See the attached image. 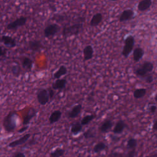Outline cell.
I'll use <instances>...</instances> for the list:
<instances>
[{
  "mask_svg": "<svg viewBox=\"0 0 157 157\" xmlns=\"http://www.w3.org/2000/svg\"><path fill=\"white\" fill-rule=\"evenodd\" d=\"M18 113L15 111H10L3 118L2 126L7 132H12L17 126Z\"/></svg>",
  "mask_w": 157,
  "mask_h": 157,
  "instance_id": "6da1fadb",
  "label": "cell"
},
{
  "mask_svg": "<svg viewBox=\"0 0 157 157\" xmlns=\"http://www.w3.org/2000/svg\"><path fill=\"white\" fill-rule=\"evenodd\" d=\"M83 28L82 23H75L67 26H64L63 29V36L64 37H71L78 34Z\"/></svg>",
  "mask_w": 157,
  "mask_h": 157,
  "instance_id": "7a4b0ae2",
  "label": "cell"
},
{
  "mask_svg": "<svg viewBox=\"0 0 157 157\" xmlns=\"http://www.w3.org/2000/svg\"><path fill=\"white\" fill-rule=\"evenodd\" d=\"M135 39L133 36L128 35L126 37L124 42V46L121 51V55L124 58H128L134 49Z\"/></svg>",
  "mask_w": 157,
  "mask_h": 157,
  "instance_id": "3957f363",
  "label": "cell"
},
{
  "mask_svg": "<svg viewBox=\"0 0 157 157\" xmlns=\"http://www.w3.org/2000/svg\"><path fill=\"white\" fill-rule=\"evenodd\" d=\"M28 18L25 16H21L13 21L9 23L6 26V29L8 30H16L18 28L25 26L27 22Z\"/></svg>",
  "mask_w": 157,
  "mask_h": 157,
  "instance_id": "277c9868",
  "label": "cell"
},
{
  "mask_svg": "<svg viewBox=\"0 0 157 157\" xmlns=\"http://www.w3.org/2000/svg\"><path fill=\"white\" fill-rule=\"evenodd\" d=\"M61 29V27L57 23H50L44 29V36L46 38L55 36Z\"/></svg>",
  "mask_w": 157,
  "mask_h": 157,
  "instance_id": "5b68a950",
  "label": "cell"
},
{
  "mask_svg": "<svg viewBox=\"0 0 157 157\" xmlns=\"http://www.w3.org/2000/svg\"><path fill=\"white\" fill-rule=\"evenodd\" d=\"M36 97L38 103L41 105H46L50 100L47 89L43 88L38 90L36 93Z\"/></svg>",
  "mask_w": 157,
  "mask_h": 157,
  "instance_id": "8992f818",
  "label": "cell"
},
{
  "mask_svg": "<svg viewBox=\"0 0 157 157\" xmlns=\"http://www.w3.org/2000/svg\"><path fill=\"white\" fill-rule=\"evenodd\" d=\"M37 110L34 107L29 108L28 112H26V115L23 117V126H28L31 123V120L37 115Z\"/></svg>",
  "mask_w": 157,
  "mask_h": 157,
  "instance_id": "52a82bcc",
  "label": "cell"
},
{
  "mask_svg": "<svg viewBox=\"0 0 157 157\" xmlns=\"http://www.w3.org/2000/svg\"><path fill=\"white\" fill-rule=\"evenodd\" d=\"M0 42L7 48H15L17 46L16 39L12 36L2 35L0 37Z\"/></svg>",
  "mask_w": 157,
  "mask_h": 157,
  "instance_id": "ba28073f",
  "label": "cell"
},
{
  "mask_svg": "<svg viewBox=\"0 0 157 157\" xmlns=\"http://www.w3.org/2000/svg\"><path fill=\"white\" fill-rule=\"evenodd\" d=\"M30 137H31V134L29 133L25 134V135H23V136H21L19 139L10 142L8 144V147H10V148H14V147H18L19 145H21L23 144H25L30 139Z\"/></svg>",
  "mask_w": 157,
  "mask_h": 157,
  "instance_id": "9c48e42d",
  "label": "cell"
},
{
  "mask_svg": "<svg viewBox=\"0 0 157 157\" xmlns=\"http://www.w3.org/2000/svg\"><path fill=\"white\" fill-rule=\"evenodd\" d=\"M134 18V12L131 9H127L124 10L119 17L120 22H125L131 20Z\"/></svg>",
  "mask_w": 157,
  "mask_h": 157,
  "instance_id": "30bf717a",
  "label": "cell"
},
{
  "mask_svg": "<svg viewBox=\"0 0 157 157\" xmlns=\"http://www.w3.org/2000/svg\"><path fill=\"white\" fill-rule=\"evenodd\" d=\"M21 66L25 72H29L32 70L34 63L31 58L28 56H23L21 59Z\"/></svg>",
  "mask_w": 157,
  "mask_h": 157,
  "instance_id": "8fae6325",
  "label": "cell"
},
{
  "mask_svg": "<svg viewBox=\"0 0 157 157\" xmlns=\"http://www.w3.org/2000/svg\"><path fill=\"white\" fill-rule=\"evenodd\" d=\"M42 47V43L40 40H33L28 42V48L32 52H39Z\"/></svg>",
  "mask_w": 157,
  "mask_h": 157,
  "instance_id": "7c38bea8",
  "label": "cell"
},
{
  "mask_svg": "<svg viewBox=\"0 0 157 157\" xmlns=\"http://www.w3.org/2000/svg\"><path fill=\"white\" fill-rule=\"evenodd\" d=\"M82 109V105L80 104L75 105L67 112V117L68 118H75L78 116Z\"/></svg>",
  "mask_w": 157,
  "mask_h": 157,
  "instance_id": "4fadbf2b",
  "label": "cell"
},
{
  "mask_svg": "<svg viewBox=\"0 0 157 157\" xmlns=\"http://www.w3.org/2000/svg\"><path fill=\"white\" fill-rule=\"evenodd\" d=\"M67 84V80L65 78L56 79L52 84V88L55 90H62L65 88Z\"/></svg>",
  "mask_w": 157,
  "mask_h": 157,
  "instance_id": "5bb4252c",
  "label": "cell"
},
{
  "mask_svg": "<svg viewBox=\"0 0 157 157\" xmlns=\"http://www.w3.org/2000/svg\"><path fill=\"white\" fill-rule=\"evenodd\" d=\"M83 59L84 61H88L92 59L94 54V50L91 45H88L85 46L83 50Z\"/></svg>",
  "mask_w": 157,
  "mask_h": 157,
  "instance_id": "9a60e30c",
  "label": "cell"
},
{
  "mask_svg": "<svg viewBox=\"0 0 157 157\" xmlns=\"http://www.w3.org/2000/svg\"><path fill=\"white\" fill-rule=\"evenodd\" d=\"M62 116V112L59 110H56L53 111L48 117V121L50 124L58 121Z\"/></svg>",
  "mask_w": 157,
  "mask_h": 157,
  "instance_id": "2e32d148",
  "label": "cell"
},
{
  "mask_svg": "<svg viewBox=\"0 0 157 157\" xmlns=\"http://www.w3.org/2000/svg\"><path fill=\"white\" fill-rule=\"evenodd\" d=\"M126 127V123L123 120H120L115 124L113 129V132L115 134H120L123 132V131H124Z\"/></svg>",
  "mask_w": 157,
  "mask_h": 157,
  "instance_id": "e0dca14e",
  "label": "cell"
},
{
  "mask_svg": "<svg viewBox=\"0 0 157 157\" xmlns=\"http://www.w3.org/2000/svg\"><path fill=\"white\" fill-rule=\"evenodd\" d=\"M144 50L141 47H136L133 50V60L135 62H139L144 55Z\"/></svg>",
  "mask_w": 157,
  "mask_h": 157,
  "instance_id": "ac0fdd59",
  "label": "cell"
},
{
  "mask_svg": "<svg viewBox=\"0 0 157 157\" xmlns=\"http://www.w3.org/2000/svg\"><path fill=\"white\" fill-rule=\"evenodd\" d=\"M152 4L151 0H142L139 2L137 5V9L140 12H144L150 8Z\"/></svg>",
  "mask_w": 157,
  "mask_h": 157,
  "instance_id": "d6986e66",
  "label": "cell"
},
{
  "mask_svg": "<svg viewBox=\"0 0 157 157\" xmlns=\"http://www.w3.org/2000/svg\"><path fill=\"white\" fill-rule=\"evenodd\" d=\"M102 19H103L102 14L99 12L96 13L92 17L90 21V25L93 27L96 26L101 23V21H102Z\"/></svg>",
  "mask_w": 157,
  "mask_h": 157,
  "instance_id": "ffe728a7",
  "label": "cell"
},
{
  "mask_svg": "<svg viewBox=\"0 0 157 157\" xmlns=\"http://www.w3.org/2000/svg\"><path fill=\"white\" fill-rule=\"evenodd\" d=\"M113 126V122L111 120H104L101 125L99 127V130L101 132L105 133L107 132Z\"/></svg>",
  "mask_w": 157,
  "mask_h": 157,
  "instance_id": "44dd1931",
  "label": "cell"
},
{
  "mask_svg": "<svg viewBox=\"0 0 157 157\" xmlns=\"http://www.w3.org/2000/svg\"><path fill=\"white\" fill-rule=\"evenodd\" d=\"M67 72V69L64 65H61L57 71L53 74V78L55 79H59L61 77L65 75Z\"/></svg>",
  "mask_w": 157,
  "mask_h": 157,
  "instance_id": "7402d4cb",
  "label": "cell"
},
{
  "mask_svg": "<svg viewBox=\"0 0 157 157\" xmlns=\"http://www.w3.org/2000/svg\"><path fill=\"white\" fill-rule=\"evenodd\" d=\"M83 126L79 122H75L72 124L71 127V132L74 135H77L82 130Z\"/></svg>",
  "mask_w": 157,
  "mask_h": 157,
  "instance_id": "603a6c76",
  "label": "cell"
},
{
  "mask_svg": "<svg viewBox=\"0 0 157 157\" xmlns=\"http://www.w3.org/2000/svg\"><path fill=\"white\" fill-rule=\"evenodd\" d=\"M140 67L144 70L147 74H149L153 70L154 66L153 64L150 62V61H144L140 66Z\"/></svg>",
  "mask_w": 157,
  "mask_h": 157,
  "instance_id": "cb8c5ba5",
  "label": "cell"
},
{
  "mask_svg": "<svg viewBox=\"0 0 157 157\" xmlns=\"http://www.w3.org/2000/svg\"><path fill=\"white\" fill-rule=\"evenodd\" d=\"M146 93L147 90L145 88H137L134 91L133 96L135 99H140L144 97L146 95Z\"/></svg>",
  "mask_w": 157,
  "mask_h": 157,
  "instance_id": "d4e9b609",
  "label": "cell"
},
{
  "mask_svg": "<svg viewBox=\"0 0 157 157\" xmlns=\"http://www.w3.org/2000/svg\"><path fill=\"white\" fill-rule=\"evenodd\" d=\"M95 118V115L93 114H91V115H87L85 117H83L82 118V119L80 121V124L82 126H85V125H87L92 120H93Z\"/></svg>",
  "mask_w": 157,
  "mask_h": 157,
  "instance_id": "484cf974",
  "label": "cell"
},
{
  "mask_svg": "<svg viewBox=\"0 0 157 157\" xmlns=\"http://www.w3.org/2000/svg\"><path fill=\"white\" fill-rule=\"evenodd\" d=\"M65 150L61 148H57L50 154V157H61L64 155Z\"/></svg>",
  "mask_w": 157,
  "mask_h": 157,
  "instance_id": "4316f807",
  "label": "cell"
},
{
  "mask_svg": "<svg viewBox=\"0 0 157 157\" xmlns=\"http://www.w3.org/2000/svg\"><path fill=\"white\" fill-rule=\"evenodd\" d=\"M11 72L14 77H18L21 73V68L19 64H16L12 65V66L11 67Z\"/></svg>",
  "mask_w": 157,
  "mask_h": 157,
  "instance_id": "83f0119b",
  "label": "cell"
},
{
  "mask_svg": "<svg viewBox=\"0 0 157 157\" xmlns=\"http://www.w3.org/2000/svg\"><path fill=\"white\" fill-rule=\"evenodd\" d=\"M106 147V145L104 142H99L98 144H96L94 148H93V151L94 153H99L104 150Z\"/></svg>",
  "mask_w": 157,
  "mask_h": 157,
  "instance_id": "f1b7e54d",
  "label": "cell"
},
{
  "mask_svg": "<svg viewBox=\"0 0 157 157\" xmlns=\"http://www.w3.org/2000/svg\"><path fill=\"white\" fill-rule=\"evenodd\" d=\"M137 144V140L134 138H130L127 142V148L129 150H135Z\"/></svg>",
  "mask_w": 157,
  "mask_h": 157,
  "instance_id": "f546056e",
  "label": "cell"
},
{
  "mask_svg": "<svg viewBox=\"0 0 157 157\" xmlns=\"http://www.w3.org/2000/svg\"><path fill=\"white\" fill-rule=\"evenodd\" d=\"M135 74L139 77H141V78H144L147 75H148V74H147L144 70H143L140 66L138 67L136 71H135Z\"/></svg>",
  "mask_w": 157,
  "mask_h": 157,
  "instance_id": "4dcf8cb0",
  "label": "cell"
},
{
  "mask_svg": "<svg viewBox=\"0 0 157 157\" xmlns=\"http://www.w3.org/2000/svg\"><path fill=\"white\" fill-rule=\"evenodd\" d=\"M94 134L93 132V131L91 129H88V131H85L83 133V136L85 137V138L86 139H89V138H91L94 137Z\"/></svg>",
  "mask_w": 157,
  "mask_h": 157,
  "instance_id": "1f68e13d",
  "label": "cell"
},
{
  "mask_svg": "<svg viewBox=\"0 0 157 157\" xmlns=\"http://www.w3.org/2000/svg\"><path fill=\"white\" fill-rule=\"evenodd\" d=\"M144 78L145 82L147 83H152V82H153V80H154L153 75H151V74H148V75H147Z\"/></svg>",
  "mask_w": 157,
  "mask_h": 157,
  "instance_id": "d6a6232c",
  "label": "cell"
},
{
  "mask_svg": "<svg viewBox=\"0 0 157 157\" xmlns=\"http://www.w3.org/2000/svg\"><path fill=\"white\" fill-rule=\"evenodd\" d=\"M12 157H26V155L24 153L21 151H16L13 153Z\"/></svg>",
  "mask_w": 157,
  "mask_h": 157,
  "instance_id": "836d02e7",
  "label": "cell"
},
{
  "mask_svg": "<svg viewBox=\"0 0 157 157\" xmlns=\"http://www.w3.org/2000/svg\"><path fill=\"white\" fill-rule=\"evenodd\" d=\"M148 110H149V112L151 113V114H154L155 112H156V110H157V107H156V105H151L149 107H148Z\"/></svg>",
  "mask_w": 157,
  "mask_h": 157,
  "instance_id": "e575fe53",
  "label": "cell"
},
{
  "mask_svg": "<svg viewBox=\"0 0 157 157\" xmlns=\"http://www.w3.org/2000/svg\"><path fill=\"white\" fill-rule=\"evenodd\" d=\"M135 150H129L128 152L125 155L124 157H134Z\"/></svg>",
  "mask_w": 157,
  "mask_h": 157,
  "instance_id": "d590c367",
  "label": "cell"
},
{
  "mask_svg": "<svg viewBox=\"0 0 157 157\" xmlns=\"http://www.w3.org/2000/svg\"><path fill=\"white\" fill-rule=\"evenodd\" d=\"M48 90V96H49V98H50V99H52L54 95H55V92H54V90L51 88H49V89H47Z\"/></svg>",
  "mask_w": 157,
  "mask_h": 157,
  "instance_id": "8d00e7d4",
  "label": "cell"
},
{
  "mask_svg": "<svg viewBox=\"0 0 157 157\" xmlns=\"http://www.w3.org/2000/svg\"><path fill=\"white\" fill-rule=\"evenodd\" d=\"M29 128V125L28 126H23L22 128H21L20 129L18 130V133H23L24 132H25L26 130H28V129Z\"/></svg>",
  "mask_w": 157,
  "mask_h": 157,
  "instance_id": "74e56055",
  "label": "cell"
},
{
  "mask_svg": "<svg viewBox=\"0 0 157 157\" xmlns=\"http://www.w3.org/2000/svg\"><path fill=\"white\" fill-rule=\"evenodd\" d=\"M28 145L29 146H31V145H34L36 144V140L35 138H32L31 139H29V140H28Z\"/></svg>",
  "mask_w": 157,
  "mask_h": 157,
  "instance_id": "f35d334b",
  "label": "cell"
},
{
  "mask_svg": "<svg viewBox=\"0 0 157 157\" xmlns=\"http://www.w3.org/2000/svg\"><path fill=\"white\" fill-rule=\"evenodd\" d=\"M6 55V50H4L2 46L0 45V58L2 56H4Z\"/></svg>",
  "mask_w": 157,
  "mask_h": 157,
  "instance_id": "ab89813d",
  "label": "cell"
},
{
  "mask_svg": "<svg viewBox=\"0 0 157 157\" xmlns=\"http://www.w3.org/2000/svg\"><path fill=\"white\" fill-rule=\"evenodd\" d=\"M152 129L154 131H157V119L153 121V123L152 125Z\"/></svg>",
  "mask_w": 157,
  "mask_h": 157,
  "instance_id": "60d3db41",
  "label": "cell"
},
{
  "mask_svg": "<svg viewBox=\"0 0 157 157\" xmlns=\"http://www.w3.org/2000/svg\"><path fill=\"white\" fill-rule=\"evenodd\" d=\"M155 100L156 102H157V93H156V95L155 96Z\"/></svg>",
  "mask_w": 157,
  "mask_h": 157,
  "instance_id": "b9f144b4",
  "label": "cell"
},
{
  "mask_svg": "<svg viewBox=\"0 0 157 157\" xmlns=\"http://www.w3.org/2000/svg\"><path fill=\"white\" fill-rule=\"evenodd\" d=\"M0 36H1V31H0Z\"/></svg>",
  "mask_w": 157,
  "mask_h": 157,
  "instance_id": "7bdbcfd3",
  "label": "cell"
}]
</instances>
